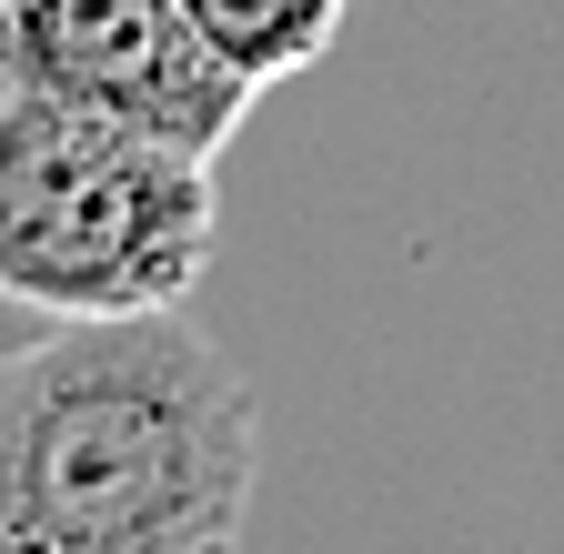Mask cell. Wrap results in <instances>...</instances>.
I'll use <instances>...</instances> for the list:
<instances>
[{
    "label": "cell",
    "mask_w": 564,
    "mask_h": 554,
    "mask_svg": "<svg viewBox=\"0 0 564 554\" xmlns=\"http://www.w3.org/2000/svg\"><path fill=\"white\" fill-rule=\"evenodd\" d=\"M212 162L152 121L0 91V293L51 323L182 303L223 232Z\"/></svg>",
    "instance_id": "obj_2"
},
{
    "label": "cell",
    "mask_w": 564,
    "mask_h": 554,
    "mask_svg": "<svg viewBox=\"0 0 564 554\" xmlns=\"http://www.w3.org/2000/svg\"><path fill=\"white\" fill-rule=\"evenodd\" d=\"M252 383L172 303L0 354V554H223L252 534Z\"/></svg>",
    "instance_id": "obj_1"
},
{
    "label": "cell",
    "mask_w": 564,
    "mask_h": 554,
    "mask_svg": "<svg viewBox=\"0 0 564 554\" xmlns=\"http://www.w3.org/2000/svg\"><path fill=\"white\" fill-rule=\"evenodd\" d=\"M0 91L121 111L202 152H232L252 111V82L202 41L182 0H0Z\"/></svg>",
    "instance_id": "obj_3"
},
{
    "label": "cell",
    "mask_w": 564,
    "mask_h": 554,
    "mask_svg": "<svg viewBox=\"0 0 564 554\" xmlns=\"http://www.w3.org/2000/svg\"><path fill=\"white\" fill-rule=\"evenodd\" d=\"M182 11L202 21V41L223 51L252 91H272V82L313 72V61L343 41L352 0H182Z\"/></svg>",
    "instance_id": "obj_4"
},
{
    "label": "cell",
    "mask_w": 564,
    "mask_h": 554,
    "mask_svg": "<svg viewBox=\"0 0 564 554\" xmlns=\"http://www.w3.org/2000/svg\"><path fill=\"white\" fill-rule=\"evenodd\" d=\"M41 323H51V313H31L21 293H0V354H21V343H31Z\"/></svg>",
    "instance_id": "obj_5"
}]
</instances>
